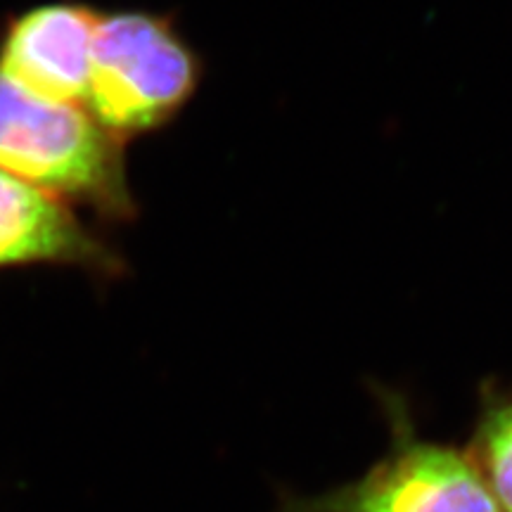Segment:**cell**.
<instances>
[{
    "mask_svg": "<svg viewBox=\"0 0 512 512\" xmlns=\"http://www.w3.org/2000/svg\"><path fill=\"white\" fill-rule=\"evenodd\" d=\"M74 268L98 283L124 278L128 264L60 197L0 169V273Z\"/></svg>",
    "mask_w": 512,
    "mask_h": 512,
    "instance_id": "5b68a950",
    "label": "cell"
},
{
    "mask_svg": "<svg viewBox=\"0 0 512 512\" xmlns=\"http://www.w3.org/2000/svg\"><path fill=\"white\" fill-rule=\"evenodd\" d=\"M202 79V55L185 41L174 15L100 10L83 110L119 143L174 124Z\"/></svg>",
    "mask_w": 512,
    "mask_h": 512,
    "instance_id": "7a4b0ae2",
    "label": "cell"
},
{
    "mask_svg": "<svg viewBox=\"0 0 512 512\" xmlns=\"http://www.w3.org/2000/svg\"><path fill=\"white\" fill-rule=\"evenodd\" d=\"M384 406L392 451L358 482L292 512H501L470 453L415 437L399 396L384 394Z\"/></svg>",
    "mask_w": 512,
    "mask_h": 512,
    "instance_id": "3957f363",
    "label": "cell"
},
{
    "mask_svg": "<svg viewBox=\"0 0 512 512\" xmlns=\"http://www.w3.org/2000/svg\"><path fill=\"white\" fill-rule=\"evenodd\" d=\"M0 169L105 226L138 219L126 145L79 105L36 98L0 74Z\"/></svg>",
    "mask_w": 512,
    "mask_h": 512,
    "instance_id": "6da1fadb",
    "label": "cell"
},
{
    "mask_svg": "<svg viewBox=\"0 0 512 512\" xmlns=\"http://www.w3.org/2000/svg\"><path fill=\"white\" fill-rule=\"evenodd\" d=\"M100 10L83 0H48L0 22V74L36 98L83 107Z\"/></svg>",
    "mask_w": 512,
    "mask_h": 512,
    "instance_id": "277c9868",
    "label": "cell"
},
{
    "mask_svg": "<svg viewBox=\"0 0 512 512\" xmlns=\"http://www.w3.org/2000/svg\"><path fill=\"white\" fill-rule=\"evenodd\" d=\"M470 458L489 484L501 512H512V394L489 384L472 437Z\"/></svg>",
    "mask_w": 512,
    "mask_h": 512,
    "instance_id": "8992f818",
    "label": "cell"
}]
</instances>
